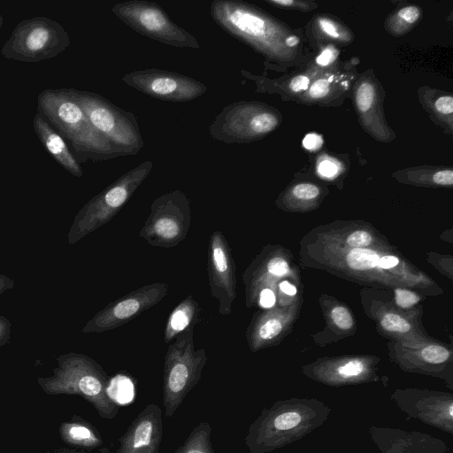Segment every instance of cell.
Returning <instances> with one entry per match:
<instances>
[{"label":"cell","mask_w":453,"mask_h":453,"mask_svg":"<svg viewBox=\"0 0 453 453\" xmlns=\"http://www.w3.org/2000/svg\"><path fill=\"white\" fill-rule=\"evenodd\" d=\"M323 145V138L316 133L307 134L303 139V146L309 151H316Z\"/></svg>","instance_id":"37"},{"label":"cell","mask_w":453,"mask_h":453,"mask_svg":"<svg viewBox=\"0 0 453 453\" xmlns=\"http://www.w3.org/2000/svg\"><path fill=\"white\" fill-rule=\"evenodd\" d=\"M380 257L371 250L353 249L346 257V263L349 268L357 271L368 270L378 265Z\"/></svg>","instance_id":"20"},{"label":"cell","mask_w":453,"mask_h":453,"mask_svg":"<svg viewBox=\"0 0 453 453\" xmlns=\"http://www.w3.org/2000/svg\"><path fill=\"white\" fill-rule=\"evenodd\" d=\"M70 43L69 35L61 24L38 16L20 21L1 52L7 59L36 63L57 57Z\"/></svg>","instance_id":"6"},{"label":"cell","mask_w":453,"mask_h":453,"mask_svg":"<svg viewBox=\"0 0 453 453\" xmlns=\"http://www.w3.org/2000/svg\"><path fill=\"white\" fill-rule=\"evenodd\" d=\"M319 173L326 178H332L339 173V165L330 157L322 159L318 164Z\"/></svg>","instance_id":"31"},{"label":"cell","mask_w":453,"mask_h":453,"mask_svg":"<svg viewBox=\"0 0 453 453\" xmlns=\"http://www.w3.org/2000/svg\"><path fill=\"white\" fill-rule=\"evenodd\" d=\"M109 381L103 368L84 356L65 360L52 377L38 379L41 388L47 395L81 396L102 418L111 419L118 414L119 406L108 394Z\"/></svg>","instance_id":"3"},{"label":"cell","mask_w":453,"mask_h":453,"mask_svg":"<svg viewBox=\"0 0 453 453\" xmlns=\"http://www.w3.org/2000/svg\"><path fill=\"white\" fill-rule=\"evenodd\" d=\"M190 222L188 198L182 191L173 190L152 202L139 235L151 246L174 247L187 237Z\"/></svg>","instance_id":"9"},{"label":"cell","mask_w":453,"mask_h":453,"mask_svg":"<svg viewBox=\"0 0 453 453\" xmlns=\"http://www.w3.org/2000/svg\"><path fill=\"white\" fill-rule=\"evenodd\" d=\"M319 193V188L312 183H299L292 188V195L300 200L315 199Z\"/></svg>","instance_id":"26"},{"label":"cell","mask_w":453,"mask_h":453,"mask_svg":"<svg viewBox=\"0 0 453 453\" xmlns=\"http://www.w3.org/2000/svg\"><path fill=\"white\" fill-rule=\"evenodd\" d=\"M311 80L308 76L300 74L296 77H294L290 83H289V88L293 92H301V91H306L308 90L310 87Z\"/></svg>","instance_id":"38"},{"label":"cell","mask_w":453,"mask_h":453,"mask_svg":"<svg viewBox=\"0 0 453 453\" xmlns=\"http://www.w3.org/2000/svg\"><path fill=\"white\" fill-rule=\"evenodd\" d=\"M33 127L37 138L49 155L73 176L82 177L81 166L64 137L39 111L35 114Z\"/></svg>","instance_id":"15"},{"label":"cell","mask_w":453,"mask_h":453,"mask_svg":"<svg viewBox=\"0 0 453 453\" xmlns=\"http://www.w3.org/2000/svg\"><path fill=\"white\" fill-rule=\"evenodd\" d=\"M421 12L418 6L409 5L392 14L386 22L388 31L395 36L408 33L418 21Z\"/></svg>","instance_id":"18"},{"label":"cell","mask_w":453,"mask_h":453,"mask_svg":"<svg viewBox=\"0 0 453 453\" xmlns=\"http://www.w3.org/2000/svg\"><path fill=\"white\" fill-rule=\"evenodd\" d=\"M338 56V49L333 45H328L318 55L316 62L320 66H326L333 64Z\"/></svg>","instance_id":"32"},{"label":"cell","mask_w":453,"mask_h":453,"mask_svg":"<svg viewBox=\"0 0 453 453\" xmlns=\"http://www.w3.org/2000/svg\"><path fill=\"white\" fill-rule=\"evenodd\" d=\"M452 404L450 403L449 406V414L450 417H452Z\"/></svg>","instance_id":"43"},{"label":"cell","mask_w":453,"mask_h":453,"mask_svg":"<svg viewBox=\"0 0 453 453\" xmlns=\"http://www.w3.org/2000/svg\"><path fill=\"white\" fill-rule=\"evenodd\" d=\"M59 431L62 440L73 446L92 449L103 445L97 431L81 418L62 423Z\"/></svg>","instance_id":"16"},{"label":"cell","mask_w":453,"mask_h":453,"mask_svg":"<svg viewBox=\"0 0 453 453\" xmlns=\"http://www.w3.org/2000/svg\"><path fill=\"white\" fill-rule=\"evenodd\" d=\"M280 288L283 293L288 296H294L296 294V288L287 280L280 283Z\"/></svg>","instance_id":"41"},{"label":"cell","mask_w":453,"mask_h":453,"mask_svg":"<svg viewBox=\"0 0 453 453\" xmlns=\"http://www.w3.org/2000/svg\"><path fill=\"white\" fill-rule=\"evenodd\" d=\"M211 431L209 423H200L175 453H215L211 442Z\"/></svg>","instance_id":"19"},{"label":"cell","mask_w":453,"mask_h":453,"mask_svg":"<svg viewBox=\"0 0 453 453\" xmlns=\"http://www.w3.org/2000/svg\"><path fill=\"white\" fill-rule=\"evenodd\" d=\"M192 325L175 337L168 347L164 364L163 403L165 416L171 418L188 393L202 377L207 361L204 349H196Z\"/></svg>","instance_id":"5"},{"label":"cell","mask_w":453,"mask_h":453,"mask_svg":"<svg viewBox=\"0 0 453 453\" xmlns=\"http://www.w3.org/2000/svg\"><path fill=\"white\" fill-rule=\"evenodd\" d=\"M199 311V305L191 296L180 303L167 320L164 335L165 342H170L179 334L196 325Z\"/></svg>","instance_id":"17"},{"label":"cell","mask_w":453,"mask_h":453,"mask_svg":"<svg viewBox=\"0 0 453 453\" xmlns=\"http://www.w3.org/2000/svg\"><path fill=\"white\" fill-rule=\"evenodd\" d=\"M435 112L442 116H451L453 112V97L451 96H441L434 104Z\"/></svg>","instance_id":"33"},{"label":"cell","mask_w":453,"mask_h":453,"mask_svg":"<svg viewBox=\"0 0 453 453\" xmlns=\"http://www.w3.org/2000/svg\"><path fill=\"white\" fill-rule=\"evenodd\" d=\"M112 13L134 31L176 48L200 49L196 38L178 26L163 8L154 2L130 0L116 3Z\"/></svg>","instance_id":"8"},{"label":"cell","mask_w":453,"mask_h":453,"mask_svg":"<svg viewBox=\"0 0 453 453\" xmlns=\"http://www.w3.org/2000/svg\"><path fill=\"white\" fill-rule=\"evenodd\" d=\"M282 327L278 319H268L259 325L256 331V337L263 342L270 341L280 334Z\"/></svg>","instance_id":"21"},{"label":"cell","mask_w":453,"mask_h":453,"mask_svg":"<svg viewBox=\"0 0 453 453\" xmlns=\"http://www.w3.org/2000/svg\"><path fill=\"white\" fill-rule=\"evenodd\" d=\"M347 243L348 245L357 249L365 247L371 244L372 242V236L371 234L364 230H357L355 232H352L347 238Z\"/></svg>","instance_id":"30"},{"label":"cell","mask_w":453,"mask_h":453,"mask_svg":"<svg viewBox=\"0 0 453 453\" xmlns=\"http://www.w3.org/2000/svg\"><path fill=\"white\" fill-rule=\"evenodd\" d=\"M153 168L145 160L128 170L94 196L81 210L78 230L83 235L108 222L131 198Z\"/></svg>","instance_id":"10"},{"label":"cell","mask_w":453,"mask_h":453,"mask_svg":"<svg viewBox=\"0 0 453 453\" xmlns=\"http://www.w3.org/2000/svg\"><path fill=\"white\" fill-rule=\"evenodd\" d=\"M267 4L278 6L280 8H292V9H298L301 11H308L312 9L313 6H317L316 4L308 2H302V1H291V0H268L266 1Z\"/></svg>","instance_id":"34"},{"label":"cell","mask_w":453,"mask_h":453,"mask_svg":"<svg viewBox=\"0 0 453 453\" xmlns=\"http://www.w3.org/2000/svg\"><path fill=\"white\" fill-rule=\"evenodd\" d=\"M380 324L384 329L395 333H406L411 327L405 319L395 313L385 314L380 320Z\"/></svg>","instance_id":"22"},{"label":"cell","mask_w":453,"mask_h":453,"mask_svg":"<svg viewBox=\"0 0 453 453\" xmlns=\"http://www.w3.org/2000/svg\"><path fill=\"white\" fill-rule=\"evenodd\" d=\"M319 29L328 37L337 41H346L345 30L339 24L326 17H319L317 20Z\"/></svg>","instance_id":"23"},{"label":"cell","mask_w":453,"mask_h":453,"mask_svg":"<svg viewBox=\"0 0 453 453\" xmlns=\"http://www.w3.org/2000/svg\"><path fill=\"white\" fill-rule=\"evenodd\" d=\"M3 23H4V18H3V16L0 14V29H1L2 26H3Z\"/></svg>","instance_id":"44"},{"label":"cell","mask_w":453,"mask_h":453,"mask_svg":"<svg viewBox=\"0 0 453 453\" xmlns=\"http://www.w3.org/2000/svg\"><path fill=\"white\" fill-rule=\"evenodd\" d=\"M269 273L275 276L286 275L288 272V265L287 261L281 257H273L266 265Z\"/></svg>","instance_id":"35"},{"label":"cell","mask_w":453,"mask_h":453,"mask_svg":"<svg viewBox=\"0 0 453 453\" xmlns=\"http://www.w3.org/2000/svg\"><path fill=\"white\" fill-rule=\"evenodd\" d=\"M71 144L77 161L97 162L121 157L89 122L69 88H47L37 96V110Z\"/></svg>","instance_id":"1"},{"label":"cell","mask_w":453,"mask_h":453,"mask_svg":"<svg viewBox=\"0 0 453 453\" xmlns=\"http://www.w3.org/2000/svg\"><path fill=\"white\" fill-rule=\"evenodd\" d=\"M162 434L161 410L150 403L120 437L117 453H158Z\"/></svg>","instance_id":"14"},{"label":"cell","mask_w":453,"mask_h":453,"mask_svg":"<svg viewBox=\"0 0 453 453\" xmlns=\"http://www.w3.org/2000/svg\"><path fill=\"white\" fill-rule=\"evenodd\" d=\"M395 300L398 306L410 308L418 303L419 297L411 291L397 288L395 290Z\"/></svg>","instance_id":"29"},{"label":"cell","mask_w":453,"mask_h":453,"mask_svg":"<svg viewBox=\"0 0 453 453\" xmlns=\"http://www.w3.org/2000/svg\"><path fill=\"white\" fill-rule=\"evenodd\" d=\"M330 91V80L320 78L310 85L308 95L312 99H322L326 97Z\"/></svg>","instance_id":"28"},{"label":"cell","mask_w":453,"mask_h":453,"mask_svg":"<svg viewBox=\"0 0 453 453\" xmlns=\"http://www.w3.org/2000/svg\"><path fill=\"white\" fill-rule=\"evenodd\" d=\"M92 126L119 151L121 157L135 156L144 142L136 117L91 91L69 88Z\"/></svg>","instance_id":"4"},{"label":"cell","mask_w":453,"mask_h":453,"mask_svg":"<svg viewBox=\"0 0 453 453\" xmlns=\"http://www.w3.org/2000/svg\"><path fill=\"white\" fill-rule=\"evenodd\" d=\"M122 81L150 97L173 103L195 100L207 91V86L194 78L157 68L127 73Z\"/></svg>","instance_id":"11"},{"label":"cell","mask_w":453,"mask_h":453,"mask_svg":"<svg viewBox=\"0 0 453 453\" xmlns=\"http://www.w3.org/2000/svg\"><path fill=\"white\" fill-rule=\"evenodd\" d=\"M300 40L299 37L295 35H289L285 39V46L287 48H294L298 45Z\"/></svg>","instance_id":"42"},{"label":"cell","mask_w":453,"mask_h":453,"mask_svg":"<svg viewBox=\"0 0 453 453\" xmlns=\"http://www.w3.org/2000/svg\"><path fill=\"white\" fill-rule=\"evenodd\" d=\"M421 357L425 361L428 363L441 364L449 358V352L442 346L429 345L422 349Z\"/></svg>","instance_id":"24"},{"label":"cell","mask_w":453,"mask_h":453,"mask_svg":"<svg viewBox=\"0 0 453 453\" xmlns=\"http://www.w3.org/2000/svg\"><path fill=\"white\" fill-rule=\"evenodd\" d=\"M208 276L211 296L219 302L220 315H229L236 296L235 265L231 249L224 236L214 231L208 249Z\"/></svg>","instance_id":"13"},{"label":"cell","mask_w":453,"mask_h":453,"mask_svg":"<svg viewBox=\"0 0 453 453\" xmlns=\"http://www.w3.org/2000/svg\"><path fill=\"white\" fill-rule=\"evenodd\" d=\"M364 370L363 364L358 360H351L338 368V372L343 377H352L360 374Z\"/></svg>","instance_id":"36"},{"label":"cell","mask_w":453,"mask_h":453,"mask_svg":"<svg viewBox=\"0 0 453 453\" xmlns=\"http://www.w3.org/2000/svg\"><path fill=\"white\" fill-rule=\"evenodd\" d=\"M301 417L296 411H288L277 415L273 420V426L280 431L288 430L299 425Z\"/></svg>","instance_id":"25"},{"label":"cell","mask_w":453,"mask_h":453,"mask_svg":"<svg viewBox=\"0 0 453 453\" xmlns=\"http://www.w3.org/2000/svg\"><path fill=\"white\" fill-rule=\"evenodd\" d=\"M259 304L263 308H272L275 304L276 297L270 288H264L259 293Z\"/></svg>","instance_id":"39"},{"label":"cell","mask_w":453,"mask_h":453,"mask_svg":"<svg viewBox=\"0 0 453 453\" xmlns=\"http://www.w3.org/2000/svg\"><path fill=\"white\" fill-rule=\"evenodd\" d=\"M168 292V284L157 282L143 286L114 301L89 321L86 332L116 329L158 303Z\"/></svg>","instance_id":"12"},{"label":"cell","mask_w":453,"mask_h":453,"mask_svg":"<svg viewBox=\"0 0 453 453\" xmlns=\"http://www.w3.org/2000/svg\"><path fill=\"white\" fill-rule=\"evenodd\" d=\"M277 111L257 101L232 103L214 118L210 136L227 144L249 143L262 139L280 124Z\"/></svg>","instance_id":"7"},{"label":"cell","mask_w":453,"mask_h":453,"mask_svg":"<svg viewBox=\"0 0 453 453\" xmlns=\"http://www.w3.org/2000/svg\"><path fill=\"white\" fill-rule=\"evenodd\" d=\"M210 14L222 30L265 58L280 60L285 57L284 27L255 5L236 0H214Z\"/></svg>","instance_id":"2"},{"label":"cell","mask_w":453,"mask_h":453,"mask_svg":"<svg viewBox=\"0 0 453 453\" xmlns=\"http://www.w3.org/2000/svg\"><path fill=\"white\" fill-rule=\"evenodd\" d=\"M398 263V257L394 256H384L380 257L377 266L382 269H389L397 265Z\"/></svg>","instance_id":"40"},{"label":"cell","mask_w":453,"mask_h":453,"mask_svg":"<svg viewBox=\"0 0 453 453\" xmlns=\"http://www.w3.org/2000/svg\"><path fill=\"white\" fill-rule=\"evenodd\" d=\"M334 323L341 329L348 330L353 326V319L347 308L336 306L331 311Z\"/></svg>","instance_id":"27"}]
</instances>
